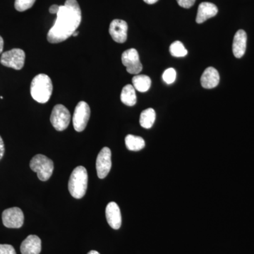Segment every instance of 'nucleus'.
I'll list each match as a JSON object with an SVG mask.
<instances>
[{"label": "nucleus", "instance_id": "5701e85b", "mask_svg": "<svg viewBox=\"0 0 254 254\" xmlns=\"http://www.w3.org/2000/svg\"><path fill=\"white\" fill-rule=\"evenodd\" d=\"M176 71L173 68H170L164 71L163 79L167 84H172L176 80Z\"/></svg>", "mask_w": 254, "mask_h": 254}, {"label": "nucleus", "instance_id": "9b49d317", "mask_svg": "<svg viewBox=\"0 0 254 254\" xmlns=\"http://www.w3.org/2000/svg\"><path fill=\"white\" fill-rule=\"evenodd\" d=\"M128 24L125 21L115 19L110 25L109 33L112 38L118 43H124L127 39Z\"/></svg>", "mask_w": 254, "mask_h": 254}, {"label": "nucleus", "instance_id": "a878e982", "mask_svg": "<svg viewBox=\"0 0 254 254\" xmlns=\"http://www.w3.org/2000/svg\"><path fill=\"white\" fill-rule=\"evenodd\" d=\"M4 141H3L2 138L0 136V160H1V158H3L4 154Z\"/></svg>", "mask_w": 254, "mask_h": 254}, {"label": "nucleus", "instance_id": "4468645a", "mask_svg": "<svg viewBox=\"0 0 254 254\" xmlns=\"http://www.w3.org/2000/svg\"><path fill=\"white\" fill-rule=\"evenodd\" d=\"M220 82V75L216 68L208 67L205 70L200 78V83L203 88L211 89L215 88Z\"/></svg>", "mask_w": 254, "mask_h": 254}, {"label": "nucleus", "instance_id": "f3484780", "mask_svg": "<svg viewBox=\"0 0 254 254\" xmlns=\"http://www.w3.org/2000/svg\"><path fill=\"white\" fill-rule=\"evenodd\" d=\"M121 101L127 106L132 107L136 104V89L131 84H127L123 88L121 95Z\"/></svg>", "mask_w": 254, "mask_h": 254}, {"label": "nucleus", "instance_id": "20e7f679", "mask_svg": "<svg viewBox=\"0 0 254 254\" xmlns=\"http://www.w3.org/2000/svg\"><path fill=\"white\" fill-rule=\"evenodd\" d=\"M30 168L37 173L41 181L46 182L51 177L54 170V163L51 159L44 155H35L30 162Z\"/></svg>", "mask_w": 254, "mask_h": 254}, {"label": "nucleus", "instance_id": "393cba45", "mask_svg": "<svg viewBox=\"0 0 254 254\" xmlns=\"http://www.w3.org/2000/svg\"><path fill=\"white\" fill-rule=\"evenodd\" d=\"M177 1L181 7L190 9L194 4L195 0H177Z\"/></svg>", "mask_w": 254, "mask_h": 254}, {"label": "nucleus", "instance_id": "9d476101", "mask_svg": "<svg viewBox=\"0 0 254 254\" xmlns=\"http://www.w3.org/2000/svg\"><path fill=\"white\" fill-rule=\"evenodd\" d=\"M111 168V150L108 147H104L97 157L96 170L98 177L100 179L105 178L109 174Z\"/></svg>", "mask_w": 254, "mask_h": 254}, {"label": "nucleus", "instance_id": "cd10ccee", "mask_svg": "<svg viewBox=\"0 0 254 254\" xmlns=\"http://www.w3.org/2000/svg\"><path fill=\"white\" fill-rule=\"evenodd\" d=\"M3 49H4V40L0 36V54L2 53Z\"/></svg>", "mask_w": 254, "mask_h": 254}, {"label": "nucleus", "instance_id": "6e6552de", "mask_svg": "<svg viewBox=\"0 0 254 254\" xmlns=\"http://www.w3.org/2000/svg\"><path fill=\"white\" fill-rule=\"evenodd\" d=\"M122 62L124 66H126L127 72L131 74H138L143 69L139 55L134 48L124 52L122 55Z\"/></svg>", "mask_w": 254, "mask_h": 254}, {"label": "nucleus", "instance_id": "0eeeda50", "mask_svg": "<svg viewBox=\"0 0 254 254\" xmlns=\"http://www.w3.org/2000/svg\"><path fill=\"white\" fill-rule=\"evenodd\" d=\"M91 117V109L86 102L81 101L76 105L73 115V128L76 131L81 132L86 128Z\"/></svg>", "mask_w": 254, "mask_h": 254}, {"label": "nucleus", "instance_id": "423d86ee", "mask_svg": "<svg viewBox=\"0 0 254 254\" xmlns=\"http://www.w3.org/2000/svg\"><path fill=\"white\" fill-rule=\"evenodd\" d=\"M25 58L26 54L23 50L14 48L3 53L0 59V63L6 67L20 70L24 66Z\"/></svg>", "mask_w": 254, "mask_h": 254}, {"label": "nucleus", "instance_id": "2eb2a0df", "mask_svg": "<svg viewBox=\"0 0 254 254\" xmlns=\"http://www.w3.org/2000/svg\"><path fill=\"white\" fill-rule=\"evenodd\" d=\"M247 36L244 30H239L234 37L232 51L235 58H242L247 49Z\"/></svg>", "mask_w": 254, "mask_h": 254}, {"label": "nucleus", "instance_id": "f03ea898", "mask_svg": "<svg viewBox=\"0 0 254 254\" xmlns=\"http://www.w3.org/2000/svg\"><path fill=\"white\" fill-rule=\"evenodd\" d=\"M53 86L51 78L40 73L32 80L31 94L32 98L39 103H48L53 93Z\"/></svg>", "mask_w": 254, "mask_h": 254}, {"label": "nucleus", "instance_id": "ddd939ff", "mask_svg": "<svg viewBox=\"0 0 254 254\" xmlns=\"http://www.w3.org/2000/svg\"><path fill=\"white\" fill-rule=\"evenodd\" d=\"M218 9L216 5L210 2H202L199 4L195 21L197 23H203L209 18L216 16Z\"/></svg>", "mask_w": 254, "mask_h": 254}, {"label": "nucleus", "instance_id": "4be33fe9", "mask_svg": "<svg viewBox=\"0 0 254 254\" xmlns=\"http://www.w3.org/2000/svg\"><path fill=\"white\" fill-rule=\"evenodd\" d=\"M36 1V0H15V9L21 12L26 11V10L31 9Z\"/></svg>", "mask_w": 254, "mask_h": 254}, {"label": "nucleus", "instance_id": "c756f323", "mask_svg": "<svg viewBox=\"0 0 254 254\" xmlns=\"http://www.w3.org/2000/svg\"><path fill=\"white\" fill-rule=\"evenodd\" d=\"M87 254H100L99 252H97V251H91V252H88Z\"/></svg>", "mask_w": 254, "mask_h": 254}, {"label": "nucleus", "instance_id": "a211bd4d", "mask_svg": "<svg viewBox=\"0 0 254 254\" xmlns=\"http://www.w3.org/2000/svg\"><path fill=\"white\" fill-rule=\"evenodd\" d=\"M132 83L137 91L145 93L151 86V79L146 75H136L132 78Z\"/></svg>", "mask_w": 254, "mask_h": 254}, {"label": "nucleus", "instance_id": "412c9836", "mask_svg": "<svg viewBox=\"0 0 254 254\" xmlns=\"http://www.w3.org/2000/svg\"><path fill=\"white\" fill-rule=\"evenodd\" d=\"M170 54L176 58H183L188 54V51L180 41H175L172 43L170 47Z\"/></svg>", "mask_w": 254, "mask_h": 254}, {"label": "nucleus", "instance_id": "bb28decb", "mask_svg": "<svg viewBox=\"0 0 254 254\" xmlns=\"http://www.w3.org/2000/svg\"><path fill=\"white\" fill-rule=\"evenodd\" d=\"M59 10L60 6H58V5L57 4H53L50 6L49 11L50 13H51V14H58V11H59Z\"/></svg>", "mask_w": 254, "mask_h": 254}, {"label": "nucleus", "instance_id": "39448f33", "mask_svg": "<svg viewBox=\"0 0 254 254\" xmlns=\"http://www.w3.org/2000/svg\"><path fill=\"white\" fill-rule=\"evenodd\" d=\"M71 121V114L63 105H55L52 111L50 122L53 127L58 131L66 129Z\"/></svg>", "mask_w": 254, "mask_h": 254}, {"label": "nucleus", "instance_id": "7c9ffc66", "mask_svg": "<svg viewBox=\"0 0 254 254\" xmlns=\"http://www.w3.org/2000/svg\"><path fill=\"white\" fill-rule=\"evenodd\" d=\"M78 33H79V32H78V31H75V32H74V33H73L72 36H73V37H76V36H78Z\"/></svg>", "mask_w": 254, "mask_h": 254}, {"label": "nucleus", "instance_id": "1a4fd4ad", "mask_svg": "<svg viewBox=\"0 0 254 254\" xmlns=\"http://www.w3.org/2000/svg\"><path fill=\"white\" fill-rule=\"evenodd\" d=\"M24 215L17 207L6 209L2 213L3 225L7 228H20L23 226Z\"/></svg>", "mask_w": 254, "mask_h": 254}, {"label": "nucleus", "instance_id": "c85d7f7f", "mask_svg": "<svg viewBox=\"0 0 254 254\" xmlns=\"http://www.w3.org/2000/svg\"><path fill=\"white\" fill-rule=\"evenodd\" d=\"M146 4H153L155 3L158 2L159 0H143Z\"/></svg>", "mask_w": 254, "mask_h": 254}, {"label": "nucleus", "instance_id": "6ab92c4d", "mask_svg": "<svg viewBox=\"0 0 254 254\" xmlns=\"http://www.w3.org/2000/svg\"><path fill=\"white\" fill-rule=\"evenodd\" d=\"M125 144L127 149L131 151H139L144 148L145 143L144 139L141 137L128 134L125 138Z\"/></svg>", "mask_w": 254, "mask_h": 254}, {"label": "nucleus", "instance_id": "f257e3e1", "mask_svg": "<svg viewBox=\"0 0 254 254\" xmlns=\"http://www.w3.org/2000/svg\"><path fill=\"white\" fill-rule=\"evenodd\" d=\"M56 21L48 31L47 39L53 44L67 40L76 31L81 22V10L76 0H66L60 6Z\"/></svg>", "mask_w": 254, "mask_h": 254}, {"label": "nucleus", "instance_id": "f8f14e48", "mask_svg": "<svg viewBox=\"0 0 254 254\" xmlns=\"http://www.w3.org/2000/svg\"><path fill=\"white\" fill-rule=\"evenodd\" d=\"M107 221L114 230H119L122 225V215L120 207L115 202H110L105 209Z\"/></svg>", "mask_w": 254, "mask_h": 254}, {"label": "nucleus", "instance_id": "7ed1b4c3", "mask_svg": "<svg viewBox=\"0 0 254 254\" xmlns=\"http://www.w3.org/2000/svg\"><path fill=\"white\" fill-rule=\"evenodd\" d=\"M88 173L84 167L78 166L73 170L68 184V190L71 196L76 199L84 196L88 187Z\"/></svg>", "mask_w": 254, "mask_h": 254}, {"label": "nucleus", "instance_id": "aec40b11", "mask_svg": "<svg viewBox=\"0 0 254 254\" xmlns=\"http://www.w3.org/2000/svg\"><path fill=\"white\" fill-rule=\"evenodd\" d=\"M155 118H156V114L153 108H148V109L143 110L140 115V125L143 128L148 129L153 127L155 121Z\"/></svg>", "mask_w": 254, "mask_h": 254}, {"label": "nucleus", "instance_id": "dca6fc26", "mask_svg": "<svg viewBox=\"0 0 254 254\" xmlns=\"http://www.w3.org/2000/svg\"><path fill=\"white\" fill-rule=\"evenodd\" d=\"M22 254H40L41 252V240L36 235H29L21 245Z\"/></svg>", "mask_w": 254, "mask_h": 254}, {"label": "nucleus", "instance_id": "b1692460", "mask_svg": "<svg viewBox=\"0 0 254 254\" xmlns=\"http://www.w3.org/2000/svg\"><path fill=\"white\" fill-rule=\"evenodd\" d=\"M0 254H16V253L12 246L0 245Z\"/></svg>", "mask_w": 254, "mask_h": 254}]
</instances>
